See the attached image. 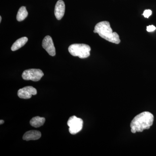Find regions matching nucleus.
<instances>
[{
  "label": "nucleus",
  "mask_w": 156,
  "mask_h": 156,
  "mask_svg": "<svg viewBox=\"0 0 156 156\" xmlns=\"http://www.w3.org/2000/svg\"><path fill=\"white\" fill-rule=\"evenodd\" d=\"M154 116L148 112H144L137 115L131 122L130 127L132 133L142 132L150 129L153 124Z\"/></svg>",
  "instance_id": "obj_1"
},
{
  "label": "nucleus",
  "mask_w": 156,
  "mask_h": 156,
  "mask_svg": "<svg viewBox=\"0 0 156 156\" xmlns=\"http://www.w3.org/2000/svg\"><path fill=\"white\" fill-rule=\"evenodd\" d=\"M93 32L98 34L101 37L109 42L117 44L121 42L119 34L116 32H113L108 21H101L98 23L95 26Z\"/></svg>",
  "instance_id": "obj_2"
},
{
  "label": "nucleus",
  "mask_w": 156,
  "mask_h": 156,
  "mask_svg": "<svg viewBox=\"0 0 156 156\" xmlns=\"http://www.w3.org/2000/svg\"><path fill=\"white\" fill-rule=\"evenodd\" d=\"M69 52L74 56L81 58H87L90 56L91 48L86 44H73L69 47Z\"/></svg>",
  "instance_id": "obj_3"
},
{
  "label": "nucleus",
  "mask_w": 156,
  "mask_h": 156,
  "mask_svg": "<svg viewBox=\"0 0 156 156\" xmlns=\"http://www.w3.org/2000/svg\"><path fill=\"white\" fill-rule=\"evenodd\" d=\"M83 122L80 118L76 116L70 117L67 122V125L69 127V132L71 134H76L82 130Z\"/></svg>",
  "instance_id": "obj_4"
},
{
  "label": "nucleus",
  "mask_w": 156,
  "mask_h": 156,
  "mask_svg": "<svg viewBox=\"0 0 156 156\" xmlns=\"http://www.w3.org/2000/svg\"><path fill=\"white\" fill-rule=\"evenodd\" d=\"M44 76V73L41 70L31 69L24 70L23 73L22 77L23 79L25 80L37 82L40 80Z\"/></svg>",
  "instance_id": "obj_5"
},
{
  "label": "nucleus",
  "mask_w": 156,
  "mask_h": 156,
  "mask_svg": "<svg viewBox=\"0 0 156 156\" xmlns=\"http://www.w3.org/2000/svg\"><path fill=\"white\" fill-rule=\"evenodd\" d=\"M42 47L50 56L56 55V49L54 47L53 39L50 36H46L42 42Z\"/></svg>",
  "instance_id": "obj_6"
},
{
  "label": "nucleus",
  "mask_w": 156,
  "mask_h": 156,
  "mask_svg": "<svg viewBox=\"0 0 156 156\" xmlns=\"http://www.w3.org/2000/svg\"><path fill=\"white\" fill-rule=\"evenodd\" d=\"M37 94V90L35 88L31 86H27L20 89L17 92L18 97L22 99H29L33 95Z\"/></svg>",
  "instance_id": "obj_7"
},
{
  "label": "nucleus",
  "mask_w": 156,
  "mask_h": 156,
  "mask_svg": "<svg viewBox=\"0 0 156 156\" xmlns=\"http://www.w3.org/2000/svg\"><path fill=\"white\" fill-rule=\"evenodd\" d=\"M65 11V5L62 0L57 1L55 5L54 14L56 19L60 20L63 17Z\"/></svg>",
  "instance_id": "obj_8"
},
{
  "label": "nucleus",
  "mask_w": 156,
  "mask_h": 156,
  "mask_svg": "<svg viewBox=\"0 0 156 156\" xmlns=\"http://www.w3.org/2000/svg\"><path fill=\"white\" fill-rule=\"evenodd\" d=\"M41 134L40 131L37 130H31L26 132L23 136V139L27 141L37 140L41 138Z\"/></svg>",
  "instance_id": "obj_9"
},
{
  "label": "nucleus",
  "mask_w": 156,
  "mask_h": 156,
  "mask_svg": "<svg viewBox=\"0 0 156 156\" xmlns=\"http://www.w3.org/2000/svg\"><path fill=\"white\" fill-rule=\"evenodd\" d=\"M27 41H28V38L27 37H23L18 39L12 45L11 48V50L14 51L18 50V49L23 47Z\"/></svg>",
  "instance_id": "obj_10"
},
{
  "label": "nucleus",
  "mask_w": 156,
  "mask_h": 156,
  "mask_svg": "<svg viewBox=\"0 0 156 156\" xmlns=\"http://www.w3.org/2000/svg\"><path fill=\"white\" fill-rule=\"evenodd\" d=\"M45 122V119L43 117L36 116L31 119L30 124L31 126L34 128H39L44 125Z\"/></svg>",
  "instance_id": "obj_11"
},
{
  "label": "nucleus",
  "mask_w": 156,
  "mask_h": 156,
  "mask_svg": "<svg viewBox=\"0 0 156 156\" xmlns=\"http://www.w3.org/2000/svg\"><path fill=\"white\" fill-rule=\"evenodd\" d=\"M28 15V12L26 8L24 6L20 7L18 10L17 15V21H22L27 17Z\"/></svg>",
  "instance_id": "obj_12"
},
{
  "label": "nucleus",
  "mask_w": 156,
  "mask_h": 156,
  "mask_svg": "<svg viewBox=\"0 0 156 156\" xmlns=\"http://www.w3.org/2000/svg\"><path fill=\"white\" fill-rule=\"evenodd\" d=\"M152 11L151 10H146L144 12L142 15L146 18H149V17L152 14Z\"/></svg>",
  "instance_id": "obj_13"
},
{
  "label": "nucleus",
  "mask_w": 156,
  "mask_h": 156,
  "mask_svg": "<svg viewBox=\"0 0 156 156\" xmlns=\"http://www.w3.org/2000/svg\"><path fill=\"white\" fill-rule=\"evenodd\" d=\"M156 27L154 25H150L147 27V30L149 32H153L156 30Z\"/></svg>",
  "instance_id": "obj_14"
},
{
  "label": "nucleus",
  "mask_w": 156,
  "mask_h": 156,
  "mask_svg": "<svg viewBox=\"0 0 156 156\" xmlns=\"http://www.w3.org/2000/svg\"><path fill=\"white\" fill-rule=\"evenodd\" d=\"M4 122H4V120H0V124H1V125H2V124H4Z\"/></svg>",
  "instance_id": "obj_15"
},
{
  "label": "nucleus",
  "mask_w": 156,
  "mask_h": 156,
  "mask_svg": "<svg viewBox=\"0 0 156 156\" xmlns=\"http://www.w3.org/2000/svg\"><path fill=\"white\" fill-rule=\"evenodd\" d=\"M2 17H1V16H0V23H1V21H2Z\"/></svg>",
  "instance_id": "obj_16"
}]
</instances>
